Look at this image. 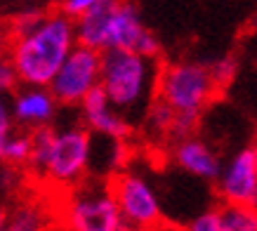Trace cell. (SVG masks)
<instances>
[{"instance_id": "cell-1", "label": "cell", "mask_w": 257, "mask_h": 231, "mask_svg": "<svg viewBox=\"0 0 257 231\" xmlns=\"http://www.w3.org/2000/svg\"><path fill=\"white\" fill-rule=\"evenodd\" d=\"M76 45V19L62 8L50 10L31 33L15 38L10 62L17 71L19 85L50 87L59 66Z\"/></svg>"}, {"instance_id": "cell-2", "label": "cell", "mask_w": 257, "mask_h": 231, "mask_svg": "<svg viewBox=\"0 0 257 231\" xmlns=\"http://www.w3.org/2000/svg\"><path fill=\"white\" fill-rule=\"evenodd\" d=\"M161 64L133 50L101 52V90L130 125L144 121L151 101L158 94Z\"/></svg>"}, {"instance_id": "cell-3", "label": "cell", "mask_w": 257, "mask_h": 231, "mask_svg": "<svg viewBox=\"0 0 257 231\" xmlns=\"http://www.w3.org/2000/svg\"><path fill=\"white\" fill-rule=\"evenodd\" d=\"M64 198L59 224L62 231H125L123 215L111 191L109 179H83L69 189Z\"/></svg>"}, {"instance_id": "cell-4", "label": "cell", "mask_w": 257, "mask_h": 231, "mask_svg": "<svg viewBox=\"0 0 257 231\" xmlns=\"http://www.w3.org/2000/svg\"><path fill=\"white\" fill-rule=\"evenodd\" d=\"M219 87L210 73V66L196 62H177L161 69L158 76V99L170 104L177 113L198 116L210 106Z\"/></svg>"}, {"instance_id": "cell-5", "label": "cell", "mask_w": 257, "mask_h": 231, "mask_svg": "<svg viewBox=\"0 0 257 231\" xmlns=\"http://www.w3.org/2000/svg\"><path fill=\"white\" fill-rule=\"evenodd\" d=\"M90 151H92V132L83 123L57 128L55 147L43 179L62 191L73 189L85 179L90 170Z\"/></svg>"}, {"instance_id": "cell-6", "label": "cell", "mask_w": 257, "mask_h": 231, "mask_svg": "<svg viewBox=\"0 0 257 231\" xmlns=\"http://www.w3.org/2000/svg\"><path fill=\"white\" fill-rule=\"evenodd\" d=\"M109 184L127 226L154 231L168 222L156 189L144 175L133 172V170H118L109 179Z\"/></svg>"}, {"instance_id": "cell-7", "label": "cell", "mask_w": 257, "mask_h": 231, "mask_svg": "<svg viewBox=\"0 0 257 231\" xmlns=\"http://www.w3.org/2000/svg\"><path fill=\"white\" fill-rule=\"evenodd\" d=\"M101 85V52L87 45H76L59 66L50 90L59 106H80L87 94Z\"/></svg>"}, {"instance_id": "cell-8", "label": "cell", "mask_w": 257, "mask_h": 231, "mask_svg": "<svg viewBox=\"0 0 257 231\" xmlns=\"http://www.w3.org/2000/svg\"><path fill=\"white\" fill-rule=\"evenodd\" d=\"M215 186L222 203L257 208V165L252 149L248 147L231 156V161L222 165Z\"/></svg>"}, {"instance_id": "cell-9", "label": "cell", "mask_w": 257, "mask_h": 231, "mask_svg": "<svg viewBox=\"0 0 257 231\" xmlns=\"http://www.w3.org/2000/svg\"><path fill=\"white\" fill-rule=\"evenodd\" d=\"M109 50H133V52H140L144 57L158 59L161 43L142 24L140 12L130 0H118L109 29Z\"/></svg>"}, {"instance_id": "cell-10", "label": "cell", "mask_w": 257, "mask_h": 231, "mask_svg": "<svg viewBox=\"0 0 257 231\" xmlns=\"http://www.w3.org/2000/svg\"><path fill=\"white\" fill-rule=\"evenodd\" d=\"M12 101V113H15V123L22 130H36L43 125L55 123L59 101L50 87H40V85H19L15 92L10 94Z\"/></svg>"}, {"instance_id": "cell-11", "label": "cell", "mask_w": 257, "mask_h": 231, "mask_svg": "<svg viewBox=\"0 0 257 231\" xmlns=\"http://www.w3.org/2000/svg\"><path fill=\"white\" fill-rule=\"evenodd\" d=\"M78 108H80V123L85 125L92 135L125 139L133 132V125L127 123V118L111 104V99L106 97V92L101 87H97V90L87 94Z\"/></svg>"}, {"instance_id": "cell-12", "label": "cell", "mask_w": 257, "mask_h": 231, "mask_svg": "<svg viewBox=\"0 0 257 231\" xmlns=\"http://www.w3.org/2000/svg\"><path fill=\"white\" fill-rule=\"evenodd\" d=\"M172 161L179 170H184L187 175L203 182H217L219 172H222V161L219 156L212 151L208 142H203L201 137H184L172 142Z\"/></svg>"}, {"instance_id": "cell-13", "label": "cell", "mask_w": 257, "mask_h": 231, "mask_svg": "<svg viewBox=\"0 0 257 231\" xmlns=\"http://www.w3.org/2000/svg\"><path fill=\"white\" fill-rule=\"evenodd\" d=\"M116 5L118 0H104L101 5L92 8L90 12L76 17V38L80 45L94 47L99 52L109 50V29Z\"/></svg>"}, {"instance_id": "cell-14", "label": "cell", "mask_w": 257, "mask_h": 231, "mask_svg": "<svg viewBox=\"0 0 257 231\" xmlns=\"http://www.w3.org/2000/svg\"><path fill=\"white\" fill-rule=\"evenodd\" d=\"M55 137H57L55 123L31 130V161H29L26 168L31 170L33 175H38V177L45 175L50 154H52V147H55Z\"/></svg>"}, {"instance_id": "cell-15", "label": "cell", "mask_w": 257, "mask_h": 231, "mask_svg": "<svg viewBox=\"0 0 257 231\" xmlns=\"http://www.w3.org/2000/svg\"><path fill=\"white\" fill-rule=\"evenodd\" d=\"M175 116H177V111H175L170 104H165L163 99L156 97V99L151 101L144 121H142L144 132L154 139H170L172 125H175Z\"/></svg>"}, {"instance_id": "cell-16", "label": "cell", "mask_w": 257, "mask_h": 231, "mask_svg": "<svg viewBox=\"0 0 257 231\" xmlns=\"http://www.w3.org/2000/svg\"><path fill=\"white\" fill-rule=\"evenodd\" d=\"M31 161V130H15L3 147H0V163L8 168H24Z\"/></svg>"}, {"instance_id": "cell-17", "label": "cell", "mask_w": 257, "mask_h": 231, "mask_svg": "<svg viewBox=\"0 0 257 231\" xmlns=\"http://www.w3.org/2000/svg\"><path fill=\"white\" fill-rule=\"evenodd\" d=\"M47 212L33 203L19 205L8 217V231H47Z\"/></svg>"}, {"instance_id": "cell-18", "label": "cell", "mask_w": 257, "mask_h": 231, "mask_svg": "<svg viewBox=\"0 0 257 231\" xmlns=\"http://www.w3.org/2000/svg\"><path fill=\"white\" fill-rule=\"evenodd\" d=\"M219 215L224 222V231H257V208L222 203Z\"/></svg>"}, {"instance_id": "cell-19", "label": "cell", "mask_w": 257, "mask_h": 231, "mask_svg": "<svg viewBox=\"0 0 257 231\" xmlns=\"http://www.w3.org/2000/svg\"><path fill=\"white\" fill-rule=\"evenodd\" d=\"M45 15L47 12H43V10H29V12H22V15L12 17V19H10V29H12V33H15V38L31 33L33 29L45 19Z\"/></svg>"}, {"instance_id": "cell-20", "label": "cell", "mask_w": 257, "mask_h": 231, "mask_svg": "<svg viewBox=\"0 0 257 231\" xmlns=\"http://www.w3.org/2000/svg\"><path fill=\"white\" fill-rule=\"evenodd\" d=\"M187 231H224V222L219 215V208L203 210L187 224Z\"/></svg>"}, {"instance_id": "cell-21", "label": "cell", "mask_w": 257, "mask_h": 231, "mask_svg": "<svg viewBox=\"0 0 257 231\" xmlns=\"http://www.w3.org/2000/svg\"><path fill=\"white\" fill-rule=\"evenodd\" d=\"M210 73H212V78H215L217 87L222 90V87H226V85L234 80V76H236V59L234 57H222V59H217V62H212L210 64Z\"/></svg>"}, {"instance_id": "cell-22", "label": "cell", "mask_w": 257, "mask_h": 231, "mask_svg": "<svg viewBox=\"0 0 257 231\" xmlns=\"http://www.w3.org/2000/svg\"><path fill=\"white\" fill-rule=\"evenodd\" d=\"M15 130L17 123H15V113H12V101H10V97H0V147Z\"/></svg>"}, {"instance_id": "cell-23", "label": "cell", "mask_w": 257, "mask_h": 231, "mask_svg": "<svg viewBox=\"0 0 257 231\" xmlns=\"http://www.w3.org/2000/svg\"><path fill=\"white\" fill-rule=\"evenodd\" d=\"M19 87V78L12 62H0V97H10Z\"/></svg>"}, {"instance_id": "cell-24", "label": "cell", "mask_w": 257, "mask_h": 231, "mask_svg": "<svg viewBox=\"0 0 257 231\" xmlns=\"http://www.w3.org/2000/svg\"><path fill=\"white\" fill-rule=\"evenodd\" d=\"M104 0H64L62 10L66 12V15H71L73 19L80 15H85V12H90L92 8H97V5H101Z\"/></svg>"}, {"instance_id": "cell-25", "label": "cell", "mask_w": 257, "mask_h": 231, "mask_svg": "<svg viewBox=\"0 0 257 231\" xmlns=\"http://www.w3.org/2000/svg\"><path fill=\"white\" fill-rule=\"evenodd\" d=\"M15 45V33L10 29V22H0V62H10Z\"/></svg>"}, {"instance_id": "cell-26", "label": "cell", "mask_w": 257, "mask_h": 231, "mask_svg": "<svg viewBox=\"0 0 257 231\" xmlns=\"http://www.w3.org/2000/svg\"><path fill=\"white\" fill-rule=\"evenodd\" d=\"M8 217L10 212H5V208L0 205V231H8Z\"/></svg>"}, {"instance_id": "cell-27", "label": "cell", "mask_w": 257, "mask_h": 231, "mask_svg": "<svg viewBox=\"0 0 257 231\" xmlns=\"http://www.w3.org/2000/svg\"><path fill=\"white\" fill-rule=\"evenodd\" d=\"M154 231H187V229H182V226H177V224H168V222H165L163 226H158V229H154Z\"/></svg>"}, {"instance_id": "cell-28", "label": "cell", "mask_w": 257, "mask_h": 231, "mask_svg": "<svg viewBox=\"0 0 257 231\" xmlns=\"http://www.w3.org/2000/svg\"><path fill=\"white\" fill-rule=\"evenodd\" d=\"M250 149H252V156H255V165H257V137H255V142H252V147H250Z\"/></svg>"}, {"instance_id": "cell-29", "label": "cell", "mask_w": 257, "mask_h": 231, "mask_svg": "<svg viewBox=\"0 0 257 231\" xmlns=\"http://www.w3.org/2000/svg\"><path fill=\"white\" fill-rule=\"evenodd\" d=\"M125 231H151V229H135V226H127Z\"/></svg>"}]
</instances>
